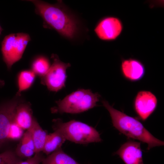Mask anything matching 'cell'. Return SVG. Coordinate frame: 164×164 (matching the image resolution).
<instances>
[{
    "label": "cell",
    "mask_w": 164,
    "mask_h": 164,
    "mask_svg": "<svg viewBox=\"0 0 164 164\" xmlns=\"http://www.w3.org/2000/svg\"><path fill=\"white\" fill-rule=\"evenodd\" d=\"M5 84V81L3 80L0 79V88L4 86Z\"/></svg>",
    "instance_id": "7402d4cb"
},
{
    "label": "cell",
    "mask_w": 164,
    "mask_h": 164,
    "mask_svg": "<svg viewBox=\"0 0 164 164\" xmlns=\"http://www.w3.org/2000/svg\"><path fill=\"white\" fill-rule=\"evenodd\" d=\"M66 139L60 132L57 131L48 134L43 150L47 155H49L61 148Z\"/></svg>",
    "instance_id": "9a60e30c"
},
{
    "label": "cell",
    "mask_w": 164,
    "mask_h": 164,
    "mask_svg": "<svg viewBox=\"0 0 164 164\" xmlns=\"http://www.w3.org/2000/svg\"><path fill=\"white\" fill-rule=\"evenodd\" d=\"M30 132L34 144L35 153L42 151L48 134L43 130L34 118L31 127L28 130Z\"/></svg>",
    "instance_id": "5bb4252c"
},
{
    "label": "cell",
    "mask_w": 164,
    "mask_h": 164,
    "mask_svg": "<svg viewBox=\"0 0 164 164\" xmlns=\"http://www.w3.org/2000/svg\"><path fill=\"white\" fill-rule=\"evenodd\" d=\"M51 58L53 63L46 73L41 78V83L50 91L57 92L65 87L66 70L70 64L61 61L56 54H53Z\"/></svg>",
    "instance_id": "8992f818"
},
{
    "label": "cell",
    "mask_w": 164,
    "mask_h": 164,
    "mask_svg": "<svg viewBox=\"0 0 164 164\" xmlns=\"http://www.w3.org/2000/svg\"><path fill=\"white\" fill-rule=\"evenodd\" d=\"M23 130L14 121L12 123L9 131L7 141L20 139L24 134Z\"/></svg>",
    "instance_id": "ffe728a7"
},
{
    "label": "cell",
    "mask_w": 164,
    "mask_h": 164,
    "mask_svg": "<svg viewBox=\"0 0 164 164\" xmlns=\"http://www.w3.org/2000/svg\"><path fill=\"white\" fill-rule=\"evenodd\" d=\"M30 40L29 35L24 33L11 34L4 37L1 51L8 70H10L13 65L21 58Z\"/></svg>",
    "instance_id": "5b68a950"
},
{
    "label": "cell",
    "mask_w": 164,
    "mask_h": 164,
    "mask_svg": "<svg viewBox=\"0 0 164 164\" xmlns=\"http://www.w3.org/2000/svg\"><path fill=\"white\" fill-rule=\"evenodd\" d=\"M27 1L34 5L36 13L42 18L46 26L67 39L74 38L78 31L77 22L60 2L53 4L40 0Z\"/></svg>",
    "instance_id": "6da1fadb"
},
{
    "label": "cell",
    "mask_w": 164,
    "mask_h": 164,
    "mask_svg": "<svg viewBox=\"0 0 164 164\" xmlns=\"http://www.w3.org/2000/svg\"><path fill=\"white\" fill-rule=\"evenodd\" d=\"M44 157L40 152L35 153L32 157L22 161L19 164H41Z\"/></svg>",
    "instance_id": "44dd1931"
},
{
    "label": "cell",
    "mask_w": 164,
    "mask_h": 164,
    "mask_svg": "<svg viewBox=\"0 0 164 164\" xmlns=\"http://www.w3.org/2000/svg\"><path fill=\"white\" fill-rule=\"evenodd\" d=\"M23 100L21 95L16 94L12 99L0 104V148L7 141L9 131L14 121L16 107Z\"/></svg>",
    "instance_id": "52a82bcc"
},
{
    "label": "cell",
    "mask_w": 164,
    "mask_h": 164,
    "mask_svg": "<svg viewBox=\"0 0 164 164\" xmlns=\"http://www.w3.org/2000/svg\"><path fill=\"white\" fill-rule=\"evenodd\" d=\"M22 161L12 151L7 150L0 153V164H19Z\"/></svg>",
    "instance_id": "d6986e66"
},
{
    "label": "cell",
    "mask_w": 164,
    "mask_h": 164,
    "mask_svg": "<svg viewBox=\"0 0 164 164\" xmlns=\"http://www.w3.org/2000/svg\"><path fill=\"white\" fill-rule=\"evenodd\" d=\"M41 164H80L65 153L61 148L44 158Z\"/></svg>",
    "instance_id": "2e32d148"
},
{
    "label": "cell",
    "mask_w": 164,
    "mask_h": 164,
    "mask_svg": "<svg viewBox=\"0 0 164 164\" xmlns=\"http://www.w3.org/2000/svg\"><path fill=\"white\" fill-rule=\"evenodd\" d=\"M158 100L151 92L141 91L137 93L133 101V107L136 113L143 121L146 120L155 110Z\"/></svg>",
    "instance_id": "ba28073f"
},
{
    "label": "cell",
    "mask_w": 164,
    "mask_h": 164,
    "mask_svg": "<svg viewBox=\"0 0 164 164\" xmlns=\"http://www.w3.org/2000/svg\"><path fill=\"white\" fill-rule=\"evenodd\" d=\"M36 75L31 70H24L19 72L17 76L18 91L16 94L21 95L23 91L29 89L33 84Z\"/></svg>",
    "instance_id": "e0dca14e"
},
{
    "label": "cell",
    "mask_w": 164,
    "mask_h": 164,
    "mask_svg": "<svg viewBox=\"0 0 164 164\" xmlns=\"http://www.w3.org/2000/svg\"><path fill=\"white\" fill-rule=\"evenodd\" d=\"M53 122L54 130L60 132L66 140L81 144L101 141L96 129L84 123L75 120L63 122L59 119L54 120Z\"/></svg>",
    "instance_id": "277c9868"
},
{
    "label": "cell",
    "mask_w": 164,
    "mask_h": 164,
    "mask_svg": "<svg viewBox=\"0 0 164 164\" xmlns=\"http://www.w3.org/2000/svg\"><path fill=\"white\" fill-rule=\"evenodd\" d=\"M51 65L49 60L45 56H39L33 61L31 70L41 78L44 76L49 69Z\"/></svg>",
    "instance_id": "ac0fdd59"
},
{
    "label": "cell",
    "mask_w": 164,
    "mask_h": 164,
    "mask_svg": "<svg viewBox=\"0 0 164 164\" xmlns=\"http://www.w3.org/2000/svg\"><path fill=\"white\" fill-rule=\"evenodd\" d=\"M102 103L109 113L113 126L129 138L147 143L148 150L164 145L163 141L154 137L138 120L115 109L106 101Z\"/></svg>",
    "instance_id": "7a4b0ae2"
},
{
    "label": "cell",
    "mask_w": 164,
    "mask_h": 164,
    "mask_svg": "<svg viewBox=\"0 0 164 164\" xmlns=\"http://www.w3.org/2000/svg\"><path fill=\"white\" fill-rule=\"evenodd\" d=\"M16 155L20 158L27 159L32 157L35 153L34 144L30 132L27 130L20 139L15 152Z\"/></svg>",
    "instance_id": "4fadbf2b"
},
{
    "label": "cell",
    "mask_w": 164,
    "mask_h": 164,
    "mask_svg": "<svg viewBox=\"0 0 164 164\" xmlns=\"http://www.w3.org/2000/svg\"><path fill=\"white\" fill-rule=\"evenodd\" d=\"M122 26L119 19L109 17L103 19L97 24L94 31L101 39L111 40L116 39L120 34Z\"/></svg>",
    "instance_id": "9c48e42d"
},
{
    "label": "cell",
    "mask_w": 164,
    "mask_h": 164,
    "mask_svg": "<svg viewBox=\"0 0 164 164\" xmlns=\"http://www.w3.org/2000/svg\"><path fill=\"white\" fill-rule=\"evenodd\" d=\"M140 142L128 141L115 153L125 164H144Z\"/></svg>",
    "instance_id": "30bf717a"
},
{
    "label": "cell",
    "mask_w": 164,
    "mask_h": 164,
    "mask_svg": "<svg viewBox=\"0 0 164 164\" xmlns=\"http://www.w3.org/2000/svg\"><path fill=\"white\" fill-rule=\"evenodd\" d=\"M100 95L89 89H81L68 95L62 100L56 101L57 106L51 109L52 113H78L95 107Z\"/></svg>",
    "instance_id": "3957f363"
},
{
    "label": "cell",
    "mask_w": 164,
    "mask_h": 164,
    "mask_svg": "<svg viewBox=\"0 0 164 164\" xmlns=\"http://www.w3.org/2000/svg\"><path fill=\"white\" fill-rule=\"evenodd\" d=\"M121 70L122 75L126 80L132 82L141 80L145 75V67L139 60L129 58L122 60Z\"/></svg>",
    "instance_id": "8fae6325"
},
{
    "label": "cell",
    "mask_w": 164,
    "mask_h": 164,
    "mask_svg": "<svg viewBox=\"0 0 164 164\" xmlns=\"http://www.w3.org/2000/svg\"><path fill=\"white\" fill-rule=\"evenodd\" d=\"M2 31V29L0 25V35L1 34Z\"/></svg>",
    "instance_id": "603a6c76"
},
{
    "label": "cell",
    "mask_w": 164,
    "mask_h": 164,
    "mask_svg": "<svg viewBox=\"0 0 164 164\" xmlns=\"http://www.w3.org/2000/svg\"><path fill=\"white\" fill-rule=\"evenodd\" d=\"M34 118L31 104L24 100L16 107L14 121L23 130H28L31 126Z\"/></svg>",
    "instance_id": "7c38bea8"
}]
</instances>
